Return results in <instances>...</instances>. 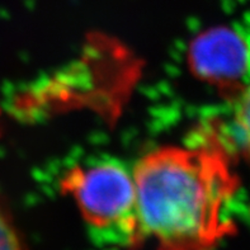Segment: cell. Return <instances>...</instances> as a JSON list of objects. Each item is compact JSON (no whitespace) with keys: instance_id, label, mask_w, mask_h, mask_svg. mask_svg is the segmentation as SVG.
<instances>
[{"instance_id":"6da1fadb","label":"cell","mask_w":250,"mask_h":250,"mask_svg":"<svg viewBox=\"0 0 250 250\" xmlns=\"http://www.w3.org/2000/svg\"><path fill=\"white\" fill-rule=\"evenodd\" d=\"M132 174L144 240L154 239L158 250H213L236 231L225 211L239 181L216 130L147 152Z\"/></svg>"},{"instance_id":"7a4b0ae2","label":"cell","mask_w":250,"mask_h":250,"mask_svg":"<svg viewBox=\"0 0 250 250\" xmlns=\"http://www.w3.org/2000/svg\"><path fill=\"white\" fill-rule=\"evenodd\" d=\"M60 186L76 202L97 244L135 250L145 241L133 174L122 163L104 159L78 164L65 173Z\"/></svg>"},{"instance_id":"3957f363","label":"cell","mask_w":250,"mask_h":250,"mask_svg":"<svg viewBox=\"0 0 250 250\" xmlns=\"http://www.w3.org/2000/svg\"><path fill=\"white\" fill-rule=\"evenodd\" d=\"M189 63L200 79L236 99L249 79L248 38L228 27L207 29L190 43Z\"/></svg>"},{"instance_id":"277c9868","label":"cell","mask_w":250,"mask_h":250,"mask_svg":"<svg viewBox=\"0 0 250 250\" xmlns=\"http://www.w3.org/2000/svg\"><path fill=\"white\" fill-rule=\"evenodd\" d=\"M248 42H249L250 48V37L248 38ZM234 118L236 128L240 135L241 145L244 147L247 155L250 158V69L248 84L236 98Z\"/></svg>"},{"instance_id":"5b68a950","label":"cell","mask_w":250,"mask_h":250,"mask_svg":"<svg viewBox=\"0 0 250 250\" xmlns=\"http://www.w3.org/2000/svg\"><path fill=\"white\" fill-rule=\"evenodd\" d=\"M0 250H25L18 229L3 201H0Z\"/></svg>"},{"instance_id":"8992f818","label":"cell","mask_w":250,"mask_h":250,"mask_svg":"<svg viewBox=\"0 0 250 250\" xmlns=\"http://www.w3.org/2000/svg\"><path fill=\"white\" fill-rule=\"evenodd\" d=\"M0 130H1V128H0Z\"/></svg>"}]
</instances>
